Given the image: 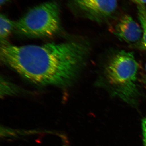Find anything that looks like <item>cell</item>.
I'll return each mask as SVG.
<instances>
[{
	"mask_svg": "<svg viewBox=\"0 0 146 146\" xmlns=\"http://www.w3.org/2000/svg\"><path fill=\"white\" fill-rule=\"evenodd\" d=\"M84 39L42 45L1 46L0 56L5 65L22 77L39 86L67 88L74 83L90 53Z\"/></svg>",
	"mask_w": 146,
	"mask_h": 146,
	"instance_id": "cell-1",
	"label": "cell"
},
{
	"mask_svg": "<svg viewBox=\"0 0 146 146\" xmlns=\"http://www.w3.org/2000/svg\"><path fill=\"white\" fill-rule=\"evenodd\" d=\"M138 68L133 52L124 50L117 51L110 55L105 62L97 85L112 96L136 106L141 96Z\"/></svg>",
	"mask_w": 146,
	"mask_h": 146,
	"instance_id": "cell-2",
	"label": "cell"
},
{
	"mask_svg": "<svg viewBox=\"0 0 146 146\" xmlns=\"http://www.w3.org/2000/svg\"><path fill=\"white\" fill-rule=\"evenodd\" d=\"M58 6L50 2L32 8L15 23V29L29 38L53 36L61 30Z\"/></svg>",
	"mask_w": 146,
	"mask_h": 146,
	"instance_id": "cell-3",
	"label": "cell"
},
{
	"mask_svg": "<svg viewBox=\"0 0 146 146\" xmlns=\"http://www.w3.org/2000/svg\"><path fill=\"white\" fill-rule=\"evenodd\" d=\"M88 17L98 22L107 21L115 13L117 0H74Z\"/></svg>",
	"mask_w": 146,
	"mask_h": 146,
	"instance_id": "cell-4",
	"label": "cell"
},
{
	"mask_svg": "<svg viewBox=\"0 0 146 146\" xmlns=\"http://www.w3.org/2000/svg\"><path fill=\"white\" fill-rule=\"evenodd\" d=\"M113 33L120 40L130 44L141 42L142 28L128 15L123 16L115 26Z\"/></svg>",
	"mask_w": 146,
	"mask_h": 146,
	"instance_id": "cell-5",
	"label": "cell"
},
{
	"mask_svg": "<svg viewBox=\"0 0 146 146\" xmlns=\"http://www.w3.org/2000/svg\"><path fill=\"white\" fill-rule=\"evenodd\" d=\"M15 23L9 19L4 14L0 16V39L1 45L7 43V39L15 29Z\"/></svg>",
	"mask_w": 146,
	"mask_h": 146,
	"instance_id": "cell-6",
	"label": "cell"
},
{
	"mask_svg": "<svg viewBox=\"0 0 146 146\" xmlns=\"http://www.w3.org/2000/svg\"><path fill=\"white\" fill-rule=\"evenodd\" d=\"M21 89L15 84L6 79L5 78H1V96H11L20 94Z\"/></svg>",
	"mask_w": 146,
	"mask_h": 146,
	"instance_id": "cell-7",
	"label": "cell"
},
{
	"mask_svg": "<svg viewBox=\"0 0 146 146\" xmlns=\"http://www.w3.org/2000/svg\"><path fill=\"white\" fill-rule=\"evenodd\" d=\"M138 16L143 30L142 45L146 49V7L144 5H138Z\"/></svg>",
	"mask_w": 146,
	"mask_h": 146,
	"instance_id": "cell-8",
	"label": "cell"
},
{
	"mask_svg": "<svg viewBox=\"0 0 146 146\" xmlns=\"http://www.w3.org/2000/svg\"><path fill=\"white\" fill-rule=\"evenodd\" d=\"M142 127L143 146H146V116L142 120Z\"/></svg>",
	"mask_w": 146,
	"mask_h": 146,
	"instance_id": "cell-9",
	"label": "cell"
},
{
	"mask_svg": "<svg viewBox=\"0 0 146 146\" xmlns=\"http://www.w3.org/2000/svg\"><path fill=\"white\" fill-rule=\"evenodd\" d=\"M134 2L137 3L139 5H144L146 4V0H132Z\"/></svg>",
	"mask_w": 146,
	"mask_h": 146,
	"instance_id": "cell-10",
	"label": "cell"
},
{
	"mask_svg": "<svg viewBox=\"0 0 146 146\" xmlns=\"http://www.w3.org/2000/svg\"><path fill=\"white\" fill-rule=\"evenodd\" d=\"M7 1L8 0H0V4H1V5H3L4 4H5L7 2Z\"/></svg>",
	"mask_w": 146,
	"mask_h": 146,
	"instance_id": "cell-11",
	"label": "cell"
},
{
	"mask_svg": "<svg viewBox=\"0 0 146 146\" xmlns=\"http://www.w3.org/2000/svg\"><path fill=\"white\" fill-rule=\"evenodd\" d=\"M144 82H145V84L146 85V79L144 78Z\"/></svg>",
	"mask_w": 146,
	"mask_h": 146,
	"instance_id": "cell-12",
	"label": "cell"
},
{
	"mask_svg": "<svg viewBox=\"0 0 146 146\" xmlns=\"http://www.w3.org/2000/svg\"><path fill=\"white\" fill-rule=\"evenodd\" d=\"M145 71H146V65H145ZM144 78L146 79V76Z\"/></svg>",
	"mask_w": 146,
	"mask_h": 146,
	"instance_id": "cell-13",
	"label": "cell"
}]
</instances>
